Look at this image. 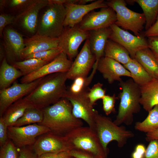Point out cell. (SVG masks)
I'll list each match as a JSON object with an SVG mask.
<instances>
[{
    "mask_svg": "<svg viewBox=\"0 0 158 158\" xmlns=\"http://www.w3.org/2000/svg\"><path fill=\"white\" fill-rule=\"evenodd\" d=\"M42 110L43 120L38 124L47 127L55 134L66 136L74 129L83 125L81 119L73 115L72 105L65 98Z\"/></svg>",
    "mask_w": 158,
    "mask_h": 158,
    "instance_id": "1",
    "label": "cell"
},
{
    "mask_svg": "<svg viewBox=\"0 0 158 158\" xmlns=\"http://www.w3.org/2000/svg\"><path fill=\"white\" fill-rule=\"evenodd\" d=\"M67 72L44 77L38 85L24 98L35 107L43 109L65 98L67 91Z\"/></svg>",
    "mask_w": 158,
    "mask_h": 158,
    "instance_id": "2",
    "label": "cell"
},
{
    "mask_svg": "<svg viewBox=\"0 0 158 158\" xmlns=\"http://www.w3.org/2000/svg\"><path fill=\"white\" fill-rule=\"evenodd\" d=\"M119 85L122 91L118 95L120 102L118 114L113 122L118 126L122 124L130 125L133 122L134 114L140 110V86L131 78L125 81L122 80Z\"/></svg>",
    "mask_w": 158,
    "mask_h": 158,
    "instance_id": "3",
    "label": "cell"
},
{
    "mask_svg": "<svg viewBox=\"0 0 158 158\" xmlns=\"http://www.w3.org/2000/svg\"><path fill=\"white\" fill-rule=\"evenodd\" d=\"M95 131L105 150L108 154V144L115 141L119 147H123L128 139L134 134L131 130L123 126H118L109 117L97 113L95 118Z\"/></svg>",
    "mask_w": 158,
    "mask_h": 158,
    "instance_id": "4",
    "label": "cell"
},
{
    "mask_svg": "<svg viewBox=\"0 0 158 158\" xmlns=\"http://www.w3.org/2000/svg\"><path fill=\"white\" fill-rule=\"evenodd\" d=\"M66 136L73 148L86 152L97 156L107 157L105 150L95 131L89 126L78 127Z\"/></svg>",
    "mask_w": 158,
    "mask_h": 158,
    "instance_id": "5",
    "label": "cell"
},
{
    "mask_svg": "<svg viewBox=\"0 0 158 158\" xmlns=\"http://www.w3.org/2000/svg\"><path fill=\"white\" fill-rule=\"evenodd\" d=\"M108 6L115 12L116 20L114 23L125 30H129L136 36L144 28L146 20L144 14L134 12L127 7L123 0H110L106 1Z\"/></svg>",
    "mask_w": 158,
    "mask_h": 158,
    "instance_id": "6",
    "label": "cell"
},
{
    "mask_svg": "<svg viewBox=\"0 0 158 158\" xmlns=\"http://www.w3.org/2000/svg\"><path fill=\"white\" fill-rule=\"evenodd\" d=\"M43 15L37 33L52 38H59L65 27L66 11L64 5L49 4Z\"/></svg>",
    "mask_w": 158,
    "mask_h": 158,
    "instance_id": "7",
    "label": "cell"
},
{
    "mask_svg": "<svg viewBox=\"0 0 158 158\" xmlns=\"http://www.w3.org/2000/svg\"><path fill=\"white\" fill-rule=\"evenodd\" d=\"M88 89L78 93L74 94L68 90L65 98L72 106V114L76 118L83 119L88 126L95 131L96 116L98 111L93 108L88 97Z\"/></svg>",
    "mask_w": 158,
    "mask_h": 158,
    "instance_id": "8",
    "label": "cell"
},
{
    "mask_svg": "<svg viewBox=\"0 0 158 158\" xmlns=\"http://www.w3.org/2000/svg\"><path fill=\"white\" fill-rule=\"evenodd\" d=\"M50 132L48 128L38 123L20 127L12 126L7 128L8 139L16 147L20 148L32 146L37 137Z\"/></svg>",
    "mask_w": 158,
    "mask_h": 158,
    "instance_id": "9",
    "label": "cell"
},
{
    "mask_svg": "<svg viewBox=\"0 0 158 158\" xmlns=\"http://www.w3.org/2000/svg\"><path fill=\"white\" fill-rule=\"evenodd\" d=\"M89 31L80 29L77 25L72 27H65L59 37V47L71 61L76 57L78 49L81 43L89 38Z\"/></svg>",
    "mask_w": 158,
    "mask_h": 158,
    "instance_id": "10",
    "label": "cell"
},
{
    "mask_svg": "<svg viewBox=\"0 0 158 158\" xmlns=\"http://www.w3.org/2000/svg\"><path fill=\"white\" fill-rule=\"evenodd\" d=\"M32 149L38 156L45 153L58 154L70 151L73 148L66 136H61L49 132L37 139Z\"/></svg>",
    "mask_w": 158,
    "mask_h": 158,
    "instance_id": "11",
    "label": "cell"
},
{
    "mask_svg": "<svg viewBox=\"0 0 158 158\" xmlns=\"http://www.w3.org/2000/svg\"><path fill=\"white\" fill-rule=\"evenodd\" d=\"M111 33L109 39L123 46L134 59L139 51L149 48L148 41L142 36L134 35L122 29L115 23L110 26Z\"/></svg>",
    "mask_w": 158,
    "mask_h": 158,
    "instance_id": "12",
    "label": "cell"
},
{
    "mask_svg": "<svg viewBox=\"0 0 158 158\" xmlns=\"http://www.w3.org/2000/svg\"><path fill=\"white\" fill-rule=\"evenodd\" d=\"M44 77L29 83H18L15 81L11 87L0 90V116H2L12 104L22 99L32 91Z\"/></svg>",
    "mask_w": 158,
    "mask_h": 158,
    "instance_id": "13",
    "label": "cell"
},
{
    "mask_svg": "<svg viewBox=\"0 0 158 158\" xmlns=\"http://www.w3.org/2000/svg\"><path fill=\"white\" fill-rule=\"evenodd\" d=\"M116 20L115 11L108 6L102 8L98 11H91L77 25L82 30L89 31L109 27Z\"/></svg>",
    "mask_w": 158,
    "mask_h": 158,
    "instance_id": "14",
    "label": "cell"
},
{
    "mask_svg": "<svg viewBox=\"0 0 158 158\" xmlns=\"http://www.w3.org/2000/svg\"><path fill=\"white\" fill-rule=\"evenodd\" d=\"M73 63L67 55L61 52L51 61L44 65L36 71L23 76L21 83H29L49 75L58 73L67 72Z\"/></svg>",
    "mask_w": 158,
    "mask_h": 158,
    "instance_id": "15",
    "label": "cell"
},
{
    "mask_svg": "<svg viewBox=\"0 0 158 158\" xmlns=\"http://www.w3.org/2000/svg\"><path fill=\"white\" fill-rule=\"evenodd\" d=\"M95 61V57L91 52L88 39L67 72V79L74 80L78 77H87Z\"/></svg>",
    "mask_w": 158,
    "mask_h": 158,
    "instance_id": "16",
    "label": "cell"
},
{
    "mask_svg": "<svg viewBox=\"0 0 158 158\" xmlns=\"http://www.w3.org/2000/svg\"><path fill=\"white\" fill-rule=\"evenodd\" d=\"M64 6L66 13L64 22L65 27H72L78 25L85 16L91 11L98 8L108 7L103 0H95L85 5L66 4Z\"/></svg>",
    "mask_w": 158,
    "mask_h": 158,
    "instance_id": "17",
    "label": "cell"
},
{
    "mask_svg": "<svg viewBox=\"0 0 158 158\" xmlns=\"http://www.w3.org/2000/svg\"><path fill=\"white\" fill-rule=\"evenodd\" d=\"M24 42L25 47L20 54L21 59H25L35 53L58 48L59 40V38H52L37 33L24 40Z\"/></svg>",
    "mask_w": 158,
    "mask_h": 158,
    "instance_id": "18",
    "label": "cell"
},
{
    "mask_svg": "<svg viewBox=\"0 0 158 158\" xmlns=\"http://www.w3.org/2000/svg\"><path fill=\"white\" fill-rule=\"evenodd\" d=\"M97 70L110 84L115 81L121 82L122 80L121 76L131 78L130 73L123 65L112 59L105 56L101 58L99 61Z\"/></svg>",
    "mask_w": 158,
    "mask_h": 158,
    "instance_id": "19",
    "label": "cell"
},
{
    "mask_svg": "<svg viewBox=\"0 0 158 158\" xmlns=\"http://www.w3.org/2000/svg\"><path fill=\"white\" fill-rule=\"evenodd\" d=\"M110 28L89 31L88 39L91 52L95 56L96 61L93 68L97 70V66L100 59L104 56V50L107 40L111 33Z\"/></svg>",
    "mask_w": 158,
    "mask_h": 158,
    "instance_id": "20",
    "label": "cell"
},
{
    "mask_svg": "<svg viewBox=\"0 0 158 158\" xmlns=\"http://www.w3.org/2000/svg\"><path fill=\"white\" fill-rule=\"evenodd\" d=\"M48 5V0H34L16 18V20H20L25 29L34 33L37 25L39 11Z\"/></svg>",
    "mask_w": 158,
    "mask_h": 158,
    "instance_id": "21",
    "label": "cell"
},
{
    "mask_svg": "<svg viewBox=\"0 0 158 158\" xmlns=\"http://www.w3.org/2000/svg\"><path fill=\"white\" fill-rule=\"evenodd\" d=\"M4 47L7 56L10 58L20 59V54L25 47L22 35L11 28L5 29L4 33Z\"/></svg>",
    "mask_w": 158,
    "mask_h": 158,
    "instance_id": "22",
    "label": "cell"
},
{
    "mask_svg": "<svg viewBox=\"0 0 158 158\" xmlns=\"http://www.w3.org/2000/svg\"><path fill=\"white\" fill-rule=\"evenodd\" d=\"M140 87V104L144 109L148 112L158 104V79H154Z\"/></svg>",
    "mask_w": 158,
    "mask_h": 158,
    "instance_id": "23",
    "label": "cell"
},
{
    "mask_svg": "<svg viewBox=\"0 0 158 158\" xmlns=\"http://www.w3.org/2000/svg\"><path fill=\"white\" fill-rule=\"evenodd\" d=\"M33 107L30 102L23 98L11 105L1 117L8 127L13 126L27 109Z\"/></svg>",
    "mask_w": 158,
    "mask_h": 158,
    "instance_id": "24",
    "label": "cell"
},
{
    "mask_svg": "<svg viewBox=\"0 0 158 158\" xmlns=\"http://www.w3.org/2000/svg\"><path fill=\"white\" fill-rule=\"evenodd\" d=\"M154 79H158V62L149 48L138 51L134 59Z\"/></svg>",
    "mask_w": 158,
    "mask_h": 158,
    "instance_id": "25",
    "label": "cell"
},
{
    "mask_svg": "<svg viewBox=\"0 0 158 158\" xmlns=\"http://www.w3.org/2000/svg\"><path fill=\"white\" fill-rule=\"evenodd\" d=\"M104 56L112 59L123 65L131 59L127 50L120 44L109 39L105 47Z\"/></svg>",
    "mask_w": 158,
    "mask_h": 158,
    "instance_id": "26",
    "label": "cell"
},
{
    "mask_svg": "<svg viewBox=\"0 0 158 158\" xmlns=\"http://www.w3.org/2000/svg\"><path fill=\"white\" fill-rule=\"evenodd\" d=\"M23 76L21 72L8 64L6 58L2 60L0 68V88H6L18 78Z\"/></svg>",
    "mask_w": 158,
    "mask_h": 158,
    "instance_id": "27",
    "label": "cell"
},
{
    "mask_svg": "<svg viewBox=\"0 0 158 158\" xmlns=\"http://www.w3.org/2000/svg\"><path fill=\"white\" fill-rule=\"evenodd\" d=\"M123 66L130 73L131 78L140 86L147 84L154 79L135 59H132Z\"/></svg>",
    "mask_w": 158,
    "mask_h": 158,
    "instance_id": "28",
    "label": "cell"
},
{
    "mask_svg": "<svg viewBox=\"0 0 158 158\" xmlns=\"http://www.w3.org/2000/svg\"><path fill=\"white\" fill-rule=\"evenodd\" d=\"M142 8L146 20L145 31L150 28L155 22L158 14V0H135Z\"/></svg>",
    "mask_w": 158,
    "mask_h": 158,
    "instance_id": "29",
    "label": "cell"
},
{
    "mask_svg": "<svg viewBox=\"0 0 158 158\" xmlns=\"http://www.w3.org/2000/svg\"><path fill=\"white\" fill-rule=\"evenodd\" d=\"M148 112L147 116L144 120L135 123V130L147 133L158 129V104Z\"/></svg>",
    "mask_w": 158,
    "mask_h": 158,
    "instance_id": "30",
    "label": "cell"
},
{
    "mask_svg": "<svg viewBox=\"0 0 158 158\" xmlns=\"http://www.w3.org/2000/svg\"><path fill=\"white\" fill-rule=\"evenodd\" d=\"M43 118L42 109L35 107L27 109L23 116L19 119L13 126H24L34 123H41Z\"/></svg>",
    "mask_w": 158,
    "mask_h": 158,
    "instance_id": "31",
    "label": "cell"
},
{
    "mask_svg": "<svg viewBox=\"0 0 158 158\" xmlns=\"http://www.w3.org/2000/svg\"><path fill=\"white\" fill-rule=\"evenodd\" d=\"M48 63L39 59L31 58L15 62L12 66L18 69L24 76L36 71Z\"/></svg>",
    "mask_w": 158,
    "mask_h": 158,
    "instance_id": "32",
    "label": "cell"
},
{
    "mask_svg": "<svg viewBox=\"0 0 158 158\" xmlns=\"http://www.w3.org/2000/svg\"><path fill=\"white\" fill-rule=\"evenodd\" d=\"M62 51L61 49L59 47L31 54L26 57L24 60L35 58L49 63L56 58Z\"/></svg>",
    "mask_w": 158,
    "mask_h": 158,
    "instance_id": "33",
    "label": "cell"
},
{
    "mask_svg": "<svg viewBox=\"0 0 158 158\" xmlns=\"http://www.w3.org/2000/svg\"><path fill=\"white\" fill-rule=\"evenodd\" d=\"M92 79L89 76L77 77L74 80V82L68 90L74 94L80 93L89 88L88 86Z\"/></svg>",
    "mask_w": 158,
    "mask_h": 158,
    "instance_id": "34",
    "label": "cell"
},
{
    "mask_svg": "<svg viewBox=\"0 0 158 158\" xmlns=\"http://www.w3.org/2000/svg\"><path fill=\"white\" fill-rule=\"evenodd\" d=\"M102 86L103 84L98 82L90 89L87 93L88 97L93 106L97 100L102 99L106 95L105 90L103 88Z\"/></svg>",
    "mask_w": 158,
    "mask_h": 158,
    "instance_id": "35",
    "label": "cell"
},
{
    "mask_svg": "<svg viewBox=\"0 0 158 158\" xmlns=\"http://www.w3.org/2000/svg\"><path fill=\"white\" fill-rule=\"evenodd\" d=\"M0 147V158H18L16 147L10 140Z\"/></svg>",
    "mask_w": 158,
    "mask_h": 158,
    "instance_id": "36",
    "label": "cell"
},
{
    "mask_svg": "<svg viewBox=\"0 0 158 158\" xmlns=\"http://www.w3.org/2000/svg\"><path fill=\"white\" fill-rule=\"evenodd\" d=\"M116 99L115 94L111 96L105 95L102 98L103 109L107 115L115 111V104Z\"/></svg>",
    "mask_w": 158,
    "mask_h": 158,
    "instance_id": "37",
    "label": "cell"
},
{
    "mask_svg": "<svg viewBox=\"0 0 158 158\" xmlns=\"http://www.w3.org/2000/svg\"><path fill=\"white\" fill-rule=\"evenodd\" d=\"M149 142L143 158H158V140H154Z\"/></svg>",
    "mask_w": 158,
    "mask_h": 158,
    "instance_id": "38",
    "label": "cell"
},
{
    "mask_svg": "<svg viewBox=\"0 0 158 158\" xmlns=\"http://www.w3.org/2000/svg\"><path fill=\"white\" fill-rule=\"evenodd\" d=\"M16 21V18L10 15L2 14L0 15V35L2 37L4 29L7 25Z\"/></svg>",
    "mask_w": 158,
    "mask_h": 158,
    "instance_id": "39",
    "label": "cell"
},
{
    "mask_svg": "<svg viewBox=\"0 0 158 158\" xmlns=\"http://www.w3.org/2000/svg\"><path fill=\"white\" fill-rule=\"evenodd\" d=\"M8 126L2 117L0 118V146L4 145L8 139Z\"/></svg>",
    "mask_w": 158,
    "mask_h": 158,
    "instance_id": "40",
    "label": "cell"
},
{
    "mask_svg": "<svg viewBox=\"0 0 158 158\" xmlns=\"http://www.w3.org/2000/svg\"><path fill=\"white\" fill-rule=\"evenodd\" d=\"M71 156L75 158H107L100 157L92 154L78 150H72L70 151Z\"/></svg>",
    "mask_w": 158,
    "mask_h": 158,
    "instance_id": "41",
    "label": "cell"
},
{
    "mask_svg": "<svg viewBox=\"0 0 158 158\" xmlns=\"http://www.w3.org/2000/svg\"><path fill=\"white\" fill-rule=\"evenodd\" d=\"M34 0H12L10 3V7L17 9H24L33 2ZM23 9V10H24Z\"/></svg>",
    "mask_w": 158,
    "mask_h": 158,
    "instance_id": "42",
    "label": "cell"
},
{
    "mask_svg": "<svg viewBox=\"0 0 158 158\" xmlns=\"http://www.w3.org/2000/svg\"><path fill=\"white\" fill-rule=\"evenodd\" d=\"M25 147L20 148L18 158H37V156L33 150H32Z\"/></svg>",
    "mask_w": 158,
    "mask_h": 158,
    "instance_id": "43",
    "label": "cell"
},
{
    "mask_svg": "<svg viewBox=\"0 0 158 158\" xmlns=\"http://www.w3.org/2000/svg\"><path fill=\"white\" fill-rule=\"evenodd\" d=\"M148 38L149 48L153 53L158 62V37H150Z\"/></svg>",
    "mask_w": 158,
    "mask_h": 158,
    "instance_id": "44",
    "label": "cell"
},
{
    "mask_svg": "<svg viewBox=\"0 0 158 158\" xmlns=\"http://www.w3.org/2000/svg\"><path fill=\"white\" fill-rule=\"evenodd\" d=\"M144 36L148 38L158 37V16L154 23L148 30L145 31Z\"/></svg>",
    "mask_w": 158,
    "mask_h": 158,
    "instance_id": "45",
    "label": "cell"
},
{
    "mask_svg": "<svg viewBox=\"0 0 158 158\" xmlns=\"http://www.w3.org/2000/svg\"><path fill=\"white\" fill-rule=\"evenodd\" d=\"M146 148L142 144L137 145L131 155L132 158H143Z\"/></svg>",
    "mask_w": 158,
    "mask_h": 158,
    "instance_id": "46",
    "label": "cell"
},
{
    "mask_svg": "<svg viewBox=\"0 0 158 158\" xmlns=\"http://www.w3.org/2000/svg\"><path fill=\"white\" fill-rule=\"evenodd\" d=\"M145 139L148 142L154 140H158V129L146 133Z\"/></svg>",
    "mask_w": 158,
    "mask_h": 158,
    "instance_id": "47",
    "label": "cell"
},
{
    "mask_svg": "<svg viewBox=\"0 0 158 158\" xmlns=\"http://www.w3.org/2000/svg\"><path fill=\"white\" fill-rule=\"evenodd\" d=\"M57 154L52 153H45L38 156L37 158H56Z\"/></svg>",
    "mask_w": 158,
    "mask_h": 158,
    "instance_id": "48",
    "label": "cell"
},
{
    "mask_svg": "<svg viewBox=\"0 0 158 158\" xmlns=\"http://www.w3.org/2000/svg\"><path fill=\"white\" fill-rule=\"evenodd\" d=\"M70 151L62 152L57 154L56 158H70Z\"/></svg>",
    "mask_w": 158,
    "mask_h": 158,
    "instance_id": "49",
    "label": "cell"
},
{
    "mask_svg": "<svg viewBox=\"0 0 158 158\" xmlns=\"http://www.w3.org/2000/svg\"><path fill=\"white\" fill-rule=\"evenodd\" d=\"M94 0H78L77 4L81 5L87 4V3L90 2H93Z\"/></svg>",
    "mask_w": 158,
    "mask_h": 158,
    "instance_id": "50",
    "label": "cell"
},
{
    "mask_svg": "<svg viewBox=\"0 0 158 158\" xmlns=\"http://www.w3.org/2000/svg\"><path fill=\"white\" fill-rule=\"evenodd\" d=\"M7 1L4 0H0V11H2L6 6Z\"/></svg>",
    "mask_w": 158,
    "mask_h": 158,
    "instance_id": "51",
    "label": "cell"
},
{
    "mask_svg": "<svg viewBox=\"0 0 158 158\" xmlns=\"http://www.w3.org/2000/svg\"><path fill=\"white\" fill-rule=\"evenodd\" d=\"M4 50L2 48V47H0V60L1 61L2 60V59H3V55H4Z\"/></svg>",
    "mask_w": 158,
    "mask_h": 158,
    "instance_id": "52",
    "label": "cell"
},
{
    "mask_svg": "<svg viewBox=\"0 0 158 158\" xmlns=\"http://www.w3.org/2000/svg\"><path fill=\"white\" fill-rule=\"evenodd\" d=\"M70 158H75L71 156V157Z\"/></svg>",
    "mask_w": 158,
    "mask_h": 158,
    "instance_id": "53",
    "label": "cell"
}]
</instances>
